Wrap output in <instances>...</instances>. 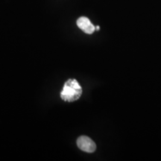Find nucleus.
I'll return each mask as SVG.
<instances>
[{
  "label": "nucleus",
  "instance_id": "obj_1",
  "mask_svg": "<svg viewBox=\"0 0 161 161\" xmlns=\"http://www.w3.org/2000/svg\"><path fill=\"white\" fill-rule=\"evenodd\" d=\"M82 95V88L75 79H69L64 84L60 97L65 102H72L77 101Z\"/></svg>",
  "mask_w": 161,
  "mask_h": 161
},
{
  "label": "nucleus",
  "instance_id": "obj_2",
  "mask_svg": "<svg viewBox=\"0 0 161 161\" xmlns=\"http://www.w3.org/2000/svg\"><path fill=\"white\" fill-rule=\"evenodd\" d=\"M78 147L83 152L92 153L96 149V145L93 140L86 136H81L77 140Z\"/></svg>",
  "mask_w": 161,
  "mask_h": 161
},
{
  "label": "nucleus",
  "instance_id": "obj_3",
  "mask_svg": "<svg viewBox=\"0 0 161 161\" xmlns=\"http://www.w3.org/2000/svg\"><path fill=\"white\" fill-rule=\"evenodd\" d=\"M77 25L84 33L91 35L96 30V27L92 25L90 20L87 17H81L77 20Z\"/></svg>",
  "mask_w": 161,
  "mask_h": 161
},
{
  "label": "nucleus",
  "instance_id": "obj_4",
  "mask_svg": "<svg viewBox=\"0 0 161 161\" xmlns=\"http://www.w3.org/2000/svg\"><path fill=\"white\" fill-rule=\"evenodd\" d=\"M100 27L99 26H96V30H99Z\"/></svg>",
  "mask_w": 161,
  "mask_h": 161
}]
</instances>
